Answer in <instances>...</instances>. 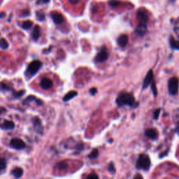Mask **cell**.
<instances>
[{
	"label": "cell",
	"instance_id": "1",
	"mask_svg": "<svg viewBox=\"0 0 179 179\" xmlns=\"http://www.w3.org/2000/svg\"><path fill=\"white\" fill-rule=\"evenodd\" d=\"M134 102H135V99L132 93H123L120 94L116 100L117 104L120 106L124 105L132 106L134 104Z\"/></svg>",
	"mask_w": 179,
	"mask_h": 179
},
{
	"label": "cell",
	"instance_id": "2",
	"mask_svg": "<svg viewBox=\"0 0 179 179\" xmlns=\"http://www.w3.org/2000/svg\"><path fill=\"white\" fill-rule=\"evenodd\" d=\"M136 166L138 169L147 171L150 166V159L149 156L146 154H141L139 155L136 162Z\"/></svg>",
	"mask_w": 179,
	"mask_h": 179
},
{
	"label": "cell",
	"instance_id": "3",
	"mask_svg": "<svg viewBox=\"0 0 179 179\" xmlns=\"http://www.w3.org/2000/svg\"><path fill=\"white\" fill-rule=\"evenodd\" d=\"M179 88V79L178 77H172L168 82V90L170 95H176L178 94Z\"/></svg>",
	"mask_w": 179,
	"mask_h": 179
},
{
	"label": "cell",
	"instance_id": "4",
	"mask_svg": "<svg viewBox=\"0 0 179 179\" xmlns=\"http://www.w3.org/2000/svg\"><path fill=\"white\" fill-rule=\"evenodd\" d=\"M41 62L39 61V60H35V61H33L32 62L29 64L27 71V72L30 75H34L39 70V69L41 67Z\"/></svg>",
	"mask_w": 179,
	"mask_h": 179
},
{
	"label": "cell",
	"instance_id": "5",
	"mask_svg": "<svg viewBox=\"0 0 179 179\" xmlns=\"http://www.w3.org/2000/svg\"><path fill=\"white\" fill-rule=\"evenodd\" d=\"M10 146L16 150H21L25 148V143L22 139L18 138H13L11 140Z\"/></svg>",
	"mask_w": 179,
	"mask_h": 179
},
{
	"label": "cell",
	"instance_id": "6",
	"mask_svg": "<svg viewBox=\"0 0 179 179\" xmlns=\"http://www.w3.org/2000/svg\"><path fill=\"white\" fill-rule=\"evenodd\" d=\"M34 129L35 130L37 134H42L44 132V127L42 125L41 121L38 117H34L32 120Z\"/></svg>",
	"mask_w": 179,
	"mask_h": 179
},
{
	"label": "cell",
	"instance_id": "7",
	"mask_svg": "<svg viewBox=\"0 0 179 179\" xmlns=\"http://www.w3.org/2000/svg\"><path fill=\"white\" fill-rule=\"evenodd\" d=\"M108 57H109V54L107 51H106L105 48H103L95 57V60L97 62H103L108 59Z\"/></svg>",
	"mask_w": 179,
	"mask_h": 179
},
{
	"label": "cell",
	"instance_id": "8",
	"mask_svg": "<svg viewBox=\"0 0 179 179\" xmlns=\"http://www.w3.org/2000/svg\"><path fill=\"white\" fill-rule=\"evenodd\" d=\"M153 72L152 70H150L149 72H148L146 74V77H145L144 81L143 82V89H146V88H148V86H149L150 83H152L153 80Z\"/></svg>",
	"mask_w": 179,
	"mask_h": 179
},
{
	"label": "cell",
	"instance_id": "9",
	"mask_svg": "<svg viewBox=\"0 0 179 179\" xmlns=\"http://www.w3.org/2000/svg\"><path fill=\"white\" fill-rule=\"evenodd\" d=\"M53 81L47 77H44L41 79L40 82L41 88L44 90H49L53 87Z\"/></svg>",
	"mask_w": 179,
	"mask_h": 179
},
{
	"label": "cell",
	"instance_id": "10",
	"mask_svg": "<svg viewBox=\"0 0 179 179\" xmlns=\"http://www.w3.org/2000/svg\"><path fill=\"white\" fill-rule=\"evenodd\" d=\"M147 32V27L146 24L140 23L136 27L135 29V33L139 37H143Z\"/></svg>",
	"mask_w": 179,
	"mask_h": 179
},
{
	"label": "cell",
	"instance_id": "11",
	"mask_svg": "<svg viewBox=\"0 0 179 179\" xmlns=\"http://www.w3.org/2000/svg\"><path fill=\"white\" fill-rule=\"evenodd\" d=\"M145 136L146 137L149 138L150 139H153L155 140L158 137V133H157V130L153 128H150L148 129L145 131Z\"/></svg>",
	"mask_w": 179,
	"mask_h": 179
},
{
	"label": "cell",
	"instance_id": "12",
	"mask_svg": "<svg viewBox=\"0 0 179 179\" xmlns=\"http://www.w3.org/2000/svg\"><path fill=\"white\" fill-rule=\"evenodd\" d=\"M0 127L2 129H5V130H10V129H14L15 124L13 121H11V120H4L2 123H0Z\"/></svg>",
	"mask_w": 179,
	"mask_h": 179
},
{
	"label": "cell",
	"instance_id": "13",
	"mask_svg": "<svg viewBox=\"0 0 179 179\" xmlns=\"http://www.w3.org/2000/svg\"><path fill=\"white\" fill-rule=\"evenodd\" d=\"M136 17H137L138 20H139L141 23L143 24H146L147 22H148V18L147 14L143 12V11H139L136 13Z\"/></svg>",
	"mask_w": 179,
	"mask_h": 179
},
{
	"label": "cell",
	"instance_id": "14",
	"mask_svg": "<svg viewBox=\"0 0 179 179\" xmlns=\"http://www.w3.org/2000/svg\"><path fill=\"white\" fill-rule=\"evenodd\" d=\"M51 17H52L55 23L56 24H61L64 22L63 15L59 13H55V12L52 13V14H51Z\"/></svg>",
	"mask_w": 179,
	"mask_h": 179
},
{
	"label": "cell",
	"instance_id": "15",
	"mask_svg": "<svg viewBox=\"0 0 179 179\" xmlns=\"http://www.w3.org/2000/svg\"><path fill=\"white\" fill-rule=\"evenodd\" d=\"M129 37L126 34H122L118 37V45L121 47H124L128 44Z\"/></svg>",
	"mask_w": 179,
	"mask_h": 179
},
{
	"label": "cell",
	"instance_id": "16",
	"mask_svg": "<svg viewBox=\"0 0 179 179\" xmlns=\"http://www.w3.org/2000/svg\"><path fill=\"white\" fill-rule=\"evenodd\" d=\"M11 174L15 177V178H20L23 174V170L20 167H16L11 171Z\"/></svg>",
	"mask_w": 179,
	"mask_h": 179
},
{
	"label": "cell",
	"instance_id": "17",
	"mask_svg": "<svg viewBox=\"0 0 179 179\" xmlns=\"http://www.w3.org/2000/svg\"><path fill=\"white\" fill-rule=\"evenodd\" d=\"M32 101H35V102L37 103L38 105H42V104H43V102H42L41 100H37L36 97H35L34 96H32V95L27 97L25 100L23 101V104H28V103L32 102Z\"/></svg>",
	"mask_w": 179,
	"mask_h": 179
},
{
	"label": "cell",
	"instance_id": "18",
	"mask_svg": "<svg viewBox=\"0 0 179 179\" xmlns=\"http://www.w3.org/2000/svg\"><path fill=\"white\" fill-rule=\"evenodd\" d=\"M169 44L171 48L179 51V41L175 40L172 37H171L169 39Z\"/></svg>",
	"mask_w": 179,
	"mask_h": 179
},
{
	"label": "cell",
	"instance_id": "19",
	"mask_svg": "<svg viewBox=\"0 0 179 179\" xmlns=\"http://www.w3.org/2000/svg\"><path fill=\"white\" fill-rule=\"evenodd\" d=\"M40 36V27L39 25H35L34 27L33 32H32V38L35 41H37L39 38Z\"/></svg>",
	"mask_w": 179,
	"mask_h": 179
},
{
	"label": "cell",
	"instance_id": "20",
	"mask_svg": "<svg viewBox=\"0 0 179 179\" xmlns=\"http://www.w3.org/2000/svg\"><path fill=\"white\" fill-rule=\"evenodd\" d=\"M77 95H78V93L77 91H70V92H69L67 94H66V95L64 97L63 100L65 101V102H67V101L72 100V98H74V97L77 96Z\"/></svg>",
	"mask_w": 179,
	"mask_h": 179
},
{
	"label": "cell",
	"instance_id": "21",
	"mask_svg": "<svg viewBox=\"0 0 179 179\" xmlns=\"http://www.w3.org/2000/svg\"><path fill=\"white\" fill-rule=\"evenodd\" d=\"M56 169L60 170V171H65L66 170L67 168H68V164L66 162H60L57 164V165L55 166Z\"/></svg>",
	"mask_w": 179,
	"mask_h": 179
},
{
	"label": "cell",
	"instance_id": "22",
	"mask_svg": "<svg viewBox=\"0 0 179 179\" xmlns=\"http://www.w3.org/2000/svg\"><path fill=\"white\" fill-rule=\"evenodd\" d=\"M0 48L4 49V50L7 49L8 48V44L5 39H0Z\"/></svg>",
	"mask_w": 179,
	"mask_h": 179
},
{
	"label": "cell",
	"instance_id": "23",
	"mask_svg": "<svg viewBox=\"0 0 179 179\" xmlns=\"http://www.w3.org/2000/svg\"><path fill=\"white\" fill-rule=\"evenodd\" d=\"M32 25H33V22H32V21L27 20V21H25L23 23H22V28L25 29H29V28L32 26Z\"/></svg>",
	"mask_w": 179,
	"mask_h": 179
},
{
	"label": "cell",
	"instance_id": "24",
	"mask_svg": "<svg viewBox=\"0 0 179 179\" xmlns=\"http://www.w3.org/2000/svg\"><path fill=\"white\" fill-rule=\"evenodd\" d=\"M6 162L5 159L0 158V171H2L6 169Z\"/></svg>",
	"mask_w": 179,
	"mask_h": 179
},
{
	"label": "cell",
	"instance_id": "25",
	"mask_svg": "<svg viewBox=\"0 0 179 179\" xmlns=\"http://www.w3.org/2000/svg\"><path fill=\"white\" fill-rule=\"evenodd\" d=\"M98 155H99L98 150H97V149H95V150H93L91 153H90V155H88V157H89V158L90 159H95V158H97Z\"/></svg>",
	"mask_w": 179,
	"mask_h": 179
},
{
	"label": "cell",
	"instance_id": "26",
	"mask_svg": "<svg viewBox=\"0 0 179 179\" xmlns=\"http://www.w3.org/2000/svg\"><path fill=\"white\" fill-rule=\"evenodd\" d=\"M120 2L118 0H110L109 1V4L111 7H117L120 5Z\"/></svg>",
	"mask_w": 179,
	"mask_h": 179
},
{
	"label": "cell",
	"instance_id": "27",
	"mask_svg": "<svg viewBox=\"0 0 179 179\" xmlns=\"http://www.w3.org/2000/svg\"><path fill=\"white\" fill-rule=\"evenodd\" d=\"M151 89L152 91H153L154 96L156 97L157 95V88H156V83L155 82V81H152V85H151Z\"/></svg>",
	"mask_w": 179,
	"mask_h": 179
},
{
	"label": "cell",
	"instance_id": "28",
	"mask_svg": "<svg viewBox=\"0 0 179 179\" xmlns=\"http://www.w3.org/2000/svg\"><path fill=\"white\" fill-rule=\"evenodd\" d=\"M24 94H25L24 90H21V91H19V92H15V93H13V95L15 98H19V97L22 96Z\"/></svg>",
	"mask_w": 179,
	"mask_h": 179
},
{
	"label": "cell",
	"instance_id": "29",
	"mask_svg": "<svg viewBox=\"0 0 179 179\" xmlns=\"http://www.w3.org/2000/svg\"><path fill=\"white\" fill-rule=\"evenodd\" d=\"M87 179H99V177L97 174H95V173H92L88 175V177H87Z\"/></svg>",
	"mask_w": 179,
	"mask_h": 179
},
{
	"label": "cell",
	"instance_id": "30",
	"mask_svg": "<svg viewBox=\"0 0 179 179\" xmlns=\"http://www.w3.org/2000/svg\"><path fill=\"white\" fill-rule=\"evenodd\" d=\"M37 18H38L39 20H41V21H43L44 19H45V15H44L43 13H39L38 12L37 13Z\"/></svg>",
	"mask_w": 179,
	"mask_h": 179
},
{
	"label": "cell",
	"instance_id": "31",
	"mask_svg": "<svg viewBox=\"0 0 179 179\" xmlns=\"http://www.w3.org/2000/svg\"><path fill=\"white\" fill-rule=\"evenodd\" d=\"M159 113H160V109H157V110H155V112H154V116H153L154 119L157 120V118H158L159 115Z\"/></svg>",
	"mask_w": 179,
	"mask_h": 179
},
{
	"label": "cell",
	"instance_id": "32",
	"mask_svg": "<svg viewBox=\"0 0 179 179\" xmlns=\"http://www.w3.org/2000/svg\"><path fill=\"white\" fill-rule=\"evenodd\" d=\"M0 88H1V89L4 90H11V88H8V86H7L6 85L4 84V83H0Z\"/></svg>",
	"mask_w": 179,
	"mask_h": 179
},
{
	"label": "cell",
	"instance_id": "33",
	"mask_svg": "<svg viewBox=\"0 0 179 179\" xmlns=\"http://www.w3.org/2000/svg\"><path fill=\"white\" fill-rule=\"evenodd\" d=\"M90 93H91V95H95V94L97 93V88H91V89H90Z\"/></svg>",
	"mask_w": 179,
	"mask_h": 179
},
{
	"label": "cell",
	"instance_id": "34",
	"mask_svg": "<svg viewBox=\"0 0 179 179\" xmlns=\"http://www.w3.org/2000/svg\"><path fill=\"white\" fill-rule=\"evenodd\" d=\"M69 3L72 4H77L80 1V0H69Z\"/></svg>",
	"mask_w": 179,
	"mask_h": 179
},
{
	"label": "cell",
	"instance_id": "35",
	"mask_svg": "<svg viewBox=\"0 0 179 179\" xmlns=\"http://www.w3.org/2000/svg\"><path fill=\"white\" fill-rule=\"evenodd\" d=\"M5 112H6V109L4 107H0V115Z\"/></svg>",
	"mask_w": 179,
	"mask_h": 179
},
{
	"label": "cell",
	"instance_id": "36",
	"mask_svg": "<svg viewBox=\"0 0 179 179\" xmlns=\"http://www.w3.org/2000/svg\"><path fill=\"white\" fill-rule=\"evenodd\" d=\"M133 179H143V178L141 174H137L134 176V178Z\"/></svg>",
	"mask_w": 179,
	"mask_h": 179
},
{
	"label": "cell",
	"instance_id": "37",
	"mask_svg": "<svg viewBox=\"0 0 179 179\" xmlns=\"http://www.w3.org/2000/svg\"><path fill=\"white\" fill-rule=\"evenodd\" d=\"M109 169L110 171H111V172H113V171H115L114 169H113V164H112V163H111V164H110V168H109Z\"/></svg>",
	"mask_w": 179,
	"mask_h": 179
},
{
	"label": "cell",
	"instance_id": "38",
	"mask_svg": "<svg viewBox=\"0 0 179 179\" xmlns=\"http://www.w3.org/2000/svg\"><path fill=\"white\" fill-rule=\"evenodd\" d=\"M5 15H6V14L4 13V12H2V13H0V18H2L5 17Z\"/></svg>",
	"mask_w": 179,
	"mask_h": 179
},
{
	"label": "cell",
	"instance_id": "39",
	"mask_svg": "<svg viewBox=\"0 0 179 179\" xmlns=\"http://www.w3.org/2000/svg\"><path fill=\"white\" fill-rule=\"evenodd\" d=\"M49 1H50V0H42L41 2H44V3L46 4V3H48Z\"/></svg>",
	"mask_w": 179,
	"mask_h": 179
}]
</instances>
